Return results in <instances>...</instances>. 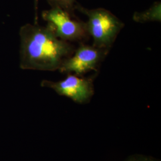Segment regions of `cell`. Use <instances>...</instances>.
I'll return each instance as SVG.
<instances>
[{
  "label": "cell",
  "mask_w": 161,
  "mask_h": 161,
  "mask_svg": "<svg viewBox=\"0 0 161 161\" xmlns=\"http://www.w3.org/2000/svg\"><path fill=\"white\" fill-rule=\"evenodd\" d=\"M20 68L43 71L59 70L75 51L69 42L58 38L47 26L27 23L19 31Z\"/></svg>",
  "instance_id": "6da1fadb"
},
{
  "label": "cell",
  "mask_w": 161,
  "mask_h": 161,
  "mask_svg": "<svg viewBox=\"0 0 161 161\" xmlns=\"http://www.w3.org/2000/svg\"><path fill=\"white\" fill-rule=\"evenodd\" d=\"M75 8L88 18L86 22V29L89 36L92 37V46L110 50L118 35L124 27V23L104 8L88 9L78 3Z\"/></svg>",
  "instance_id": "7a4b0ae2"
},
{
  "label": "cell",
  "mask_w": 161,
  "mask_h": 161,
  "mask_svg": "<svg viewBox=\"0 0 161 161\" xmlns=\"http://www.w3.org/2000/svg\"><path fill=\"white\" fill-rule=\"evenodd\" d=\"M42 18L47 26L62 40L84 43L89 36L86 23L63 9L54 7L42 12Z\"/></svg>",
  "instance_id": "3957f363"
},
{
  "label": "cell",
  "mask_w": 161,
  "mask_h": 161,
  "mask_svg": "<svg viewBox=\"0 0 161 161\" xmlns=\"http://www.w3.org/2000/svg\"><path fill=\"white\" fill-rule=\"evenodd\" d=\"M94 80L92 76L68 74L58 82L43 80L41 86L53 89L58 95L69 98L76 103L84 104L90 103L94 94Z\"/></svg>",
  "instance_id": "277c9868"
},
{
  "label": "cell",
  "mask_w": 161,
  "mask_h": 161,
  "mask_svg": "<svg viewBox=\"0 0 161 161\" xmlns=\"http://www.w3.org/2000/svg\"><path fill=\"white\" fill-rule=\"evenodd\" d=\"M109 50L80 43L73 54L64 60L59 71L67 74L83 76L90 71H97Z\"/></svg>",
  "instance_id": "5b68a950"
},
{
  "label": "cell",
  "mask_w": 161,
  "mask_h": 161,
  "mask_svg": "<svg viewBox=\"0 0 161 161\" xmlns=\"http://www.w3.org/2000/svg\"><path fill=\"white\" fill-rule=\"evenodd\" d=\"M136 22L146 23L149 22H161V3L157 1L148 9L142 12H135L132 16Z\"/></svg>",
  "instance_id": "8992f818"
},
{
  "label": "cell",
  "mask_w": 161,
  "mask_h": 161,
  "mask_svg": "<svg viewBox=\"0 0 161 161\" xmlns=\"http://www.w3.org/2000/svg\"><path fill=\"white\" fill-rule=\"evenodd\" d=\"M51 7H57L72 14H75L76 0H47Z\"/></svg>",
  "instance_id": "52a82bcc"
},
{
  "label": "cell",
  "mask_w": 161,
  "mask_h": 161,
  "mask_svg": "<svg viewBox=\"0 0 161 161\" xmlns=\"http://www.w3.org/2000/svg\"><path fill=\"white\" fill-rule=\"evenodd\" d=\"M123 161H160L153 157L149 156L143 155L140 154H134L127 157Z\"/></svg>",
  "instance_id": "ba28073f"
},
{
  "label": "cell",
  "mask_w": 161,
  "mask_h": 161,
  "mask_svg": "<svg viewBox=\"0 0 161 161\" xmlns=\"http://www.w3.org/2000/svg\"><path fill=\"white\" fill-rule=\"evenodd\" d=\"M34 1L35 19L34 24H38V0Z\"/></svg>",
  "instance_id": "9c48e42d"
}]
</instances>
